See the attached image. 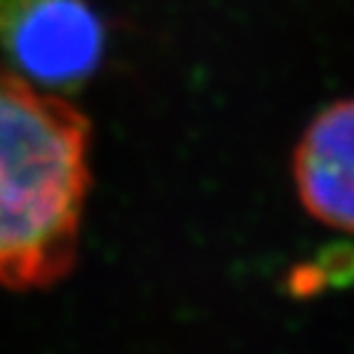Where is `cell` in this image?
Instances as JSON below:
<instances>
[{
    "label": "cell",
    "mask_w": 354,
    "mask_h": 354,
    "mask_svg": "<svg viewBox=\"0 0 354 354\" xmlns=\"http://www.w3.org/2000/svg\"><path fill=\"white\" fill-rule=\"evenodd\" d=\"M91 123L62 94L0 64V286L42 290L72 273L91 187Z\"/></svg>",
    "instance_id": "6da1fadb"
},
{
    "label": "cell",
    "mask_w": 354,
    "mask_h": 354,
    "mask_svg": "<svg viewBox=\"0 0 354 354\" xmlns=\"http://www.w3.org/2000/svg\"><path fill=\"white\" fill-rule=\"evenodd\" d=\"M104 52V20L88 0H0V55L35 86L77 94Z\"/></svg>",
    "instance_id": "7a4b0ae2"
},
{
    "label": "cell",
    "mask_w": 354,
    "mask_h": 354,
    "mask_svg": "<svg viewBox=\"0 0 354 354\" xmlns=\"http://www.w3.org/2000/svg\"><path fill=\"white\" fill-rule=\"evenodd\" d=\"M293 177L313 219L354 234V99L327 106L305 128Z\"/></svg>",
    "instance_id": "3957f363"
}]
</instances>
